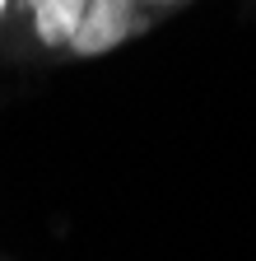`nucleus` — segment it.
<instances>
[{
  "instance_id": "f257e3e1",
  "label": "nucleus",
  "mask_w": 256,
  "mask_h": 261,
  "mask_svg": "<svg viewBox=\"0 0 256 261\" xmlns=\"http://www.w3.org/2000/svg\"><path fill=\"white\" fill-rule=\"evenodd\" d=\"M149 23V10L140 0H84V19L70 38V56H103L112 47H121L126 38H135V33Z\"/></svg>"
},
{
  "instance_id": "f03ea898",
  "label": "nucleus",
  "mask_w": 256,
  "mask_h": 261,
  "mask_svg": "<svg viewBox=\"0 0 256 261\" xmlns=\"http://www.w3.org/2000/svg\"><path fill=\"white\" fill-rule=\"evenodd\" d=\"M23 14H28V28H33V38L51 51H66L75 28L84 19V0H19Z\"/></svg>"
},
{
  "instance_id": "7ed1b4c3",
  "label": "nucleus",
  "mask_w": 256,
  "mask_h": 261,
  "mask_svg": "<svg viewBox=\"0 0 256 261\" xmlns=\"http://www.w3.org/2000/svg\"><path fill=\"white\" fill-rule=\"evenodd\" d=\"M145 10H154V5H182V0H140Z\"/></svg>"
},
{
  "instance_id": "20e7f679",
  "label": "nucleus",
  "mask_w": 256,
  "mask_h": 261,
  "mask_svg": "<svg viewBox=\"0 0 256 261\" xmlns=\"http://www.w3.org/2000/svg\"><path fill=\"white\" fill-rule=\"evenodd\" d=\"M10 5H14V0H0V19H5V14H10Z\"/></svg>"
}]
</instances>
